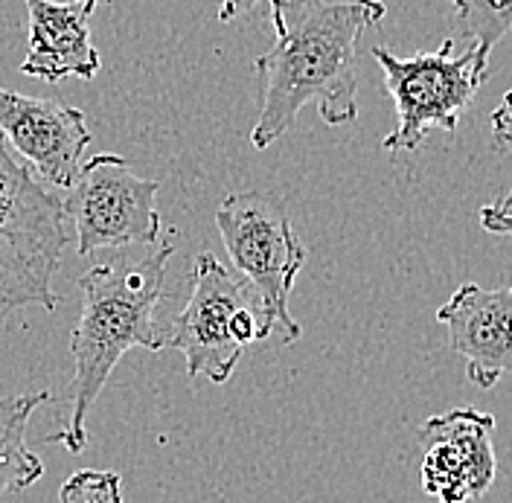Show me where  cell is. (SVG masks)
<instances>
[{
	"mask_svg": "<svg viewBox=\"0 0 512 503\" xmlns=\"http://www.w3.org/2000/svg\"><path fill=\"white\" fill-rule=\"evenodd\" d=\"M59 503H123V480L108 469H79L62 483Z\"/></svg>",
	"mask_w": 512,
	"mask_h": 503,
	"instance_id": "obj_14",
	"label": "cell"
},
{
	"mask_svg": "<svg viewBox=\"0 0 512 503\" xmlns=\"http://www.w3.org/2000/svg\"><path fill=\"white\" fill-rule=\"evenodd\" d=\"M256 341H262V315L254 291L213 253H201L190 300L163 332V344L184 355L190 378L224 384Z\"/></svg>",
	"mask_w": 512,
	"mask_h": 503,
	"instance_id": "obj_6",
	"label": "cell"
},
{
	"mask_svg": "<svg viewBox=\"0 0 512 503\" xmlns=\"http://www.w3.org/2000/svg\"><path fill=\"white\" fill-rule=\"evenodd\" d=\"M0 134L53 187L70 189L91 143L85 114L53 99L0 88Z\"/></svg>",
	"mask_w": 512,
	"mask_h": 503,
	"instance_id": "obj_9",
	"label": "cell"
},
{
	"mask_svg": "<svg viewBox=\"0 0 512 503\" xmlns=\"http://www.w3.org/2000/svg\"><path fill=\"white\" fill-rule=\"evenodd\" d=\"M53 402V393L0 396V503L9 492H24L41 480L44 463L27 448V425L41 405Z\"/></svg>",
	"mask_w": 512,
	"mask_h": 503,
	"instance_id": "obj_12",
	"label": "cell"
},
{
	"mask_svg": "<svg viewBox=\"0 0 512 503\" xmlns=\"http://www.w3.org/2000/svg\"><path fill=\"white\" fill-rule=\"evenodd\" d=\"M370 53L396 105V128L382 140L384 152H416L428 131H454L486 82L489 56L475 44L463 56H454L451 38L434 53H416L411 59H399L387 47H373Z\"/></svg>",
	"mask_w": 512,
	"mask_h": 503,
	"instance_id": "obj_5",
	"label": "cell"
},
{
	"mask_svg": "<svg viewBox=\"0 0 512 503\" xmlns=\"http://www.w3.org/2000/svg\"><path fill=\"white\" fill-rule=\"evenodd\" d=\"M224 251L236 274L248 283L262 315V341L294 344L303 329L288 312L294 280L306 262V248L274 192H236L216 210Z\"/></svg>",
	"mask_w": 512,
	"mask_h": 503,
	"instance_id": "obj_4",
	"label": "cell"
},
{
	"mask_svg": "<svg viewBox=\"0 0 512 503\" xmlns=\"http://www.w3.org/2000/svg\"><path fill=\"white\" fill-rule=\"evenodd\" d=\"M492 123V146L501 155H512V91L504 94L501 105L489 117Z\"/></svg>",
	"mask_w": 512,
	"mask_h": 503,
	"instance_id": "obj_16",
	"label": "cell"
},
{
	"mask_svg": "<svg viewBox=\"0 0 512 503\" xmlns=\"http://www.w3.org/2000/svg\"><path fill=\"white\" fill-rule=\"evenodd\" d=\"M175 233L178 230L158 239L155 248L143 256H114L79 277L82 317L70 338L73 378L67 387V419L62 431L50 434L47 442L79 454L88 445V410L94 408L120 358L131 346H143L149 352H160L166 346L155 312L166 294L169 256L181 242Z\"/></svg>",
	"mask_w": 512,
	"mask_h": 503,
	"instance_id": "obj_2",
	"label": "cell"
},
{
	"mask_svg": "<svg viewBox=\"0 0 512 503\" xmlns=\"http://www.w3.org/2000/svg\"><path fill=\"white\" fill-rule=\"evenodd\" d=\"M382 0H283L271 6L274 47L256 59L262 108L251 131L254 149H268L318 105L323 123L358 117V44L384 18Z\"/></svg>",
	"mask_w": 512,
	"mask_h": 503,
	"instance_id": "obj_1",
	"label": "cell"
},
{
	"mask_svg": "<svg viewBox=\"0 0 512 503\" xmlns=\"http://www.w3.org/2000/svg\"><path fill=\"white\" fill-rule=\"evenodd\" d=\"M30 41L21 73L41 82L94 79L102 59L91 41V15L99 0H24Z\"/></svg>",
	"mask_w": 512,
	"mask_h": 503,
	"instance_id": "obj_11",
	"label": "cell"
},
{
	"mask_svg": "<svg viewBox=\"0 0 512 503\" xmlns=\"http://www.w3.org/2000/svg\"><path fill=\"white\" fill-rule=\"evenodd\" d=\"M451 6L472 35V44L486 56L512 35V0H451Z\"/></svg>",
	"mask_w": 512,
	"mask_h": 503,
	"instance_id": "obj_13",
	"label": "cell"
},
{
	"mask_svg": "<svg viewBox=\"0 0 512 503\" xmlns=\"http://www.w3.org/2000/svg\"><path fill=\"white\" fill-rule=\"evenodd\" d=\"M64 248V201L35 181L0 134V326L15 309L56 312L53 277L62 268Z\"/></svg>",
	"mask_w": 512,
	"mask_h": 503,
	"instance_id": "obj_3",
	"label": "cell"
},
{
	"mask_svg": "<svg viewBox=\"0 0 512 503\" xmlns=\"http://www.w3.org/2000/svg\"><path fill=\"white\" fill-rule=\"evenodd\" d=\"M495 416L478 408L431 416L422 431V489L437 503H466L486 495L495 483Z\"/></svg>",
	"mask_w": 512,
	"mask_h": 503,
	"instance_id": "obj_8",
	"label": "cell"
},
{
	"mask_svg": "<svg viewBox=\"0 0 512 503\" xmlns=\"http://www.w3.org/2000/svg\"><path fill=\"white\" fill-rule=\"evenodd\" d=\"M256 3H262V0H222V6H219V21L222 24H230V21H236L239 15H245V12H251ZM268 6H277V3H283V0H265Z\"/></svg>",
	"mask_w": 512,
	"mask_h": 503,
	"instance_id": "obj_17",
	"label": "cell"
},
{
	"mask_svg": "<svg viewBox=\"0 0 512 503\" xmlns=\"http://www.w3.org/2000/svg\"><path fill=\"white\" fill-rule=\"evenodd\" d=\"M437 320L446 326L451 349L466 361L472 384L492 390L501 378H512V285H460Z\"/></svg>",
	"mask_w": 512,
	"mask_h": 503,
	"instance_id": "obj_10",
	"label": "cell"
},
{
	"mask_svg": "<svg viewBox=\"0 0 512 503\" xmlns=\"http://www.w3.org/2000/svg\"><path fill=\"white\" fill-rule=\"evenodd\" d=\"M480 227L495 236H512V192L480 207Z\"/></svg>",
	"mask_w": 512,
	"mask_h": 503,
	"instance_id": "obj_15",
	"label": "cell"
},
{
	"mask_svg": "<svg viewBox=\"0 0 512 503\" xmlns=\"http://www.w3.org/2000/svg\"><path fill=\"white\" fill-rule=\"evenodd\" d=\"M158 181H146L117 155H94L64 201L76 224V251L91 256L102 248L155 245L160 239Z\"/></svg>",
	"mask_w": 512,
	"mask_h": 503,
	"instance_id": "obj_7",
	"label": "cell"
}]
</instances>
